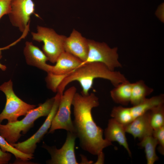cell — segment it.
Here are the masks:
<instances>
[{
    "instance_id": "cell-1",
    "label": "cell",
    "mask_w": 164,
    "mask_h": 164,
    "mask_svg": "<svg viewBox=\"0 0 164 164\" xmlns=\"http://www.w3.org/2000/svg\"><path fill=\"white\" fill-rule=\"evenodd\" d=\"M99 104L98 98L93 93L83 95L76 92L72 102L75 133L82 149L94 155H97L104 148L112 145L103 138V130L97 125L93 118L92 110Z\"/></svg>"
},
{
    "instance_id": "cell-2",
    "label": "cell",
    "mask_w": 164,
    "mask_h": 164,
    "mask_svg": "<svg viewBox=\"0 0 164 164\" xmlns=\"http://www.w3.org/2000/svg\"><path fill=\"white\" fill-rule=\"evenodd\" d=\"M97 78L108 80L114 87L128 80L120 72L111 71L101 63H89L82 64L66 76L59 85L57 93L62 95L69 83L77 81L82 88L81 94L87 95L92 87L94 80Z\"/></svg>"
},
{
    "instance_id": "cell-3",
    "label": "cell",
    "mask_w": 164,
    "mask_h": 164,
    "mask_svg": "<svg viewBox=\"0 0 164 164\" xmlns=\"http://www.w3.org/2000/svg\"><path fill=\"white\" fill-rule=\"evenodd\" d=\"M54 101V97L47 100L43 104L30 110L23 118L6 125L0 124V134L9 144L15 143L22 136L32 128L35 121L42 117L47 116L50 113Z\"/></svg>"
},
{
    "instance_id": "cell-4",
    "label": "cell",
    "mask_w": 164,
    "mask_h": 164,
    "mask_svg": "<svg viewBox=\"0 0 164 164\" xmlns=\"http://www.w3.org/2000/svg\"><path fill=\"white\" fill-rule=\"evenodd\" d=\"M0 90L5 94L6 101L5 108L0 114V124L5 119L8 123L18 121L22 116H25L36 106L26 103L19 98L15 93L11 80L0 85Z\"/></svg>"
},
{
    "instance_id": "cell-5",
    "label": "cell",
    "mask_w": 164,
    "mask_h": 164,
    "mask_svg": "<svg viewBox=\"0 0 164 164\" xmlns=\"http://www.w3.org/2000/svg\"><path fill=\"white\" fill-rule=\"evenodd\" d=\"M32 39L43 42V51L48 60L55 63L60 55L64 51V43L66 37L57 34L53 29L37 26V32H31Z\"/></svg>"
},
{
    "instance_id": "cell-6",
    "label": "cell",
    "mask_w": 164,
    "mask_h": 164,
    "mask_svg": "<svg viewBox=\"0 0 164 164\" xmlns=\"http://www.w3.org/2000/svg\"><path fill=\"white\" fill-rule=\"evenodd\" d=\"M89 50L86 61L81 65L91 62H99L105 65L111 71L116 68L122 67L119 62L117 47L111 48L104 43L88 40Z\"/></svg>"
},
{
    "instance_id": "cell-7",
    "label": "cell",
    "mask_w": 164,
    "mask_h": 164,
    "mask_svg": "<svg viewBox=\"0 0 164 164\" xmlns=\"http://www.w3.org/2000/svg\"><path fill=\"white\" fill-rule=\"evenodd\" d=\"M77 89L72 86L61 95L58 108L54 116L49 133H52L59 129L75 133V130L71 118V107Z\"/></svg>"
},
{
    "instance_id": "cell-8",
    "label": "cell",
    "mask_w": 164,
    "mask_h": 164,
    "mask_svg": "<svg viewBox=\"0 0 164 164\" xmlns=\"http://www.w3.org/2000/svg\"><path fill=\"white\" fill-rule=\"evenodd\" d=\"M61 95L57 93L54 97V101L52 109L43 124L37 132L26 141L18 143L10 144L20 151L26 154L33 155L39 143L50 129L53 118L57 111Z\"/></svg>"
},
{
    "instance_id": "cell-9",
    "label": "cell",
    "mask_w": 164,
    "mask_h": 164,
    "mask_svg": "<svg viewBox=\"0 0 164 164\" xmlns=\"http://www.w3.org/2000/svg\"><path fill=\"white\" fill-rule=\"evenodd\" d=\"M77 138L74 133L67 132L65 142L63 146L57 149L55 146H50L46 145L43 147L51 155V159L47 160L49 164H78L76 159L74 148Z\"/></svg>"
},
{
    "instance_id": "cell-10",
    "label": "cell",
    "mask_w": 164,
    "mask_h": 164,
    "mask_svg": "<svg viewBox=\"0 0 164 164\" xmlns=\"http://www.w3.org/2000/svg\"><path fill=\"white\" fill-rule=\"evenodd\" d=\"M34 7L32 0H12L8 15L13 26L23 33L29 29L30 17L34 13Z\"/></svg>"
},
{
    "instance_id": "cell-11",
    "label": "cell",
    "mask_w": 164,
    "mask_h": 164,
    "mask_svg": "<svg viewBox=\"0 0 164 164\" xmlns=\"http://www.w3.org/2000/svg\"><path fill=\"white\" fill-rule=\"evenodd\" d=\"M64 51L85 62L88 56L89 47L88 39L74 29L69 36L66 37L64 43Z\"/></svg>"
},
{
    "instance_id": "cell-12",
    "label": "cell",
    "mask_w": 164,
    "mask_h": 164,
    "mask_svg": "<svg viewBox=\"0 0 164 164\" xmlns=\"http://www.w3.org/2000/svg\"><path fill=\"white\" fill-rule=\"evenodd\" d=\"M23 53L27 64L36 67L47 73L50 71L52 66L46 63L48 60L47 57L43 51L32 42H26Z\"/></svg>"
},
{
    "instance_id": "cell-13",
    "label": "cell",
    "mask_w": 164,
    "mask_h": 164,
    "mask_svg": "<svg viewBox=\"0 0 164 164\" xmlns=\"http://www.w3.org/2000/svg\"><path fill=\"white\" fill-rule=\"evenodd\" d=\"M125 132L132 135L135 138H138L141 140L146 136L152 135L153 129L150 124L149 110L125 125Z\"/></svg>"
},
{
    "instance_id": "cell-14",
    "label": "cell",
    "mask_w": 164,
    "mask_h": 164,
    "mask_svg": "<svg viewBox=\"0 0 164 164\" xmlns=\"http://www.w3.org/2000/svg\"><path fill=\"white\" fill-rule=\"evenodd\" d=\"M82 62L72 55L64 51L59 56L50 72L57 75H68L80 66Z\"/></svg>"
},
{
    "instance_id": "cell-15",
    "label": "cell",
    "mask_w": 164,
    "mask_h": 164,
    "mask_svg": "<svg viewBox=\"0 0 164 164\" xmlns=\"http://www.w3.org/2000/svg\"><path fill=\"white\" fill-rule=\"evenodd\" d=\"M125 132V125L112 118L109 120L107 127L105 130V139L111 142L116 141L118 142L124 147L131 156V152L128 147Z\"/></svg>"
},
{
    "instance_id": "cell-16",
    "label": "cell",
    "mask_w": 164,
    "mask_h": 164,
    "mask_svg": "<svg viewBox=\"0 0 164 164\" xmlns=\"http://www.w3.org/2000/svg\"><path fill=\"white\" fill-rule=\"evenodd\" d=\"M132 84L128 80L115 87L110 92L114 101L123 105H127L130 101Z\"/></svg>"
},
{
    "instance_id": "cell-17",
    "label": "cell",
    "mask_w": 164,
    "mask_h": 164,
    "mask_svg": "<svg viewBox=\"0 0 164 164\" xmlns=\"http://www.w3.org/2000/svg\"><path fill=\"white\" fill-rule=\"evenodd\" d=\"M164 103L163 94H160L149 98H146L139 104L130 108L134 120L152 108L164 104Z\"/></svg>"
},
{
    "instance_id": "cell-18",
    "label": "cell",
    "mask_w": 164,
    "mask_h": 164,
    "mask_svg": "<svg viewBox=\"0 0 164 164\" xmlns=\"http://www.w3.org/2000/svg\"><path fill=\"white\" fill-rule=\"evenodd\" d=\"M153 91V89L147 86L142 80L132 83L130 102L133 106L136 105L143 101Z\"/></svg>"
},
{
    "instance_id": "cell-19",
    "label": "cell",
    "mask_w": 164,
    "mask_h": 164,
    "mask_svg": "<svg viewBox=\"0 0 164 164\" xmlns=\"http://www.w3.org/2000/svg\"><path fill=\"white\" fill-rule=\"evenodd\" d=\"M158 144L157 139L152 135L146 136L141 140L139 145L144 147L148 164H153L158 160L155 148Z\"/></svg>"
},
{
    "instance_id": "cell-20",
    "label": "cell",
    "mask_w": 164,
    "mask_h": 164,
    "mask_svg": "<svg viewBox=\"0 0 164 164\" xmlns=\"http://www.w3.org/2000/svg\"><path fill=\"white\" fill-rule=\"evenodd\" d=\"M111 116L118 122L124 125L129 124L134 120L130 108H125L121 106L114 107L112 110Z\"/></svg>"
},
{
    "instance_id": "cell-21",
    "label": "cell",
    "mask_w": 164,
    "mask_h": 164,
    "mask_svg": "<svg viewBox=\"0 0 164 164\" xmlns=\"http://www.w3.org/2000/svg\"><path fill=\"white\" fill-rule=\"evenodd\" d=\"M0 148L3 152H9L17 159L23 161H28L33 158V155L26 154L20 151L8 143L0 134Z\"/></svg>"
},
{
    "instance_id": "cell-22",
    "label": "cell",
    "mask_w": 164,
    "mask_h": 164,
    "mask_svg": "<svg viewBox=\"0 0 164 164\" xmlns=\"http://www.w3.org/2000/svg\"><path fill=\"white\" fill-rule=\"evenodd\" d=\"M150 122L153 130L164 126V105L162 104L149 110Z\"/></svg>"
},
{
    "instance_id": "cell-23",
    "label": "cell",
    "mask_w": 164,
    "mask_h": 164,
    "mask_svg": "<svg viewBox=\"0 0 164 164\" xmlns=\"http://www.w3.org/2000/svg\"><path fill=\"white\" fill-rule=\"evenodd\" d=\"M67 75H57L50 72L47 73L46 81L48 87L54 92H57L60 84Z\"/></svg>"
},
{
    "instance_id": "cell-24",
    "label": "cell",
    "mask_w": 164,
    "mask_h": 164,
    "mask_svg": "<svg viewBox=\"0 0 164 164\" xmlns=\"http://www.w3.org/2000/svg\"><path fill=\"white\" fill-rule=\"evenodd\" d=\"M152 136L156 138L159 144L158 150L160 153H164V126L153 130Z\"/></svg>"
},
{
    "instance_id": "cell-25",
    "label": "cell",
    "mask_w": 164,
    "mask_h": 164,
    "mask_svg": "<svg viewBox=\"0 0 164 164\" xmlns=\"http://www.w3.org/2000/svg\"><path fill=\"white\" fill-rule=\"evenodd\" d=\"M12 0H0V19L11 11Z\"/></svg>"
},
{
    "instance_id": "cell-26",
    "label": "cell",
    "mask_w": 164,
    "mask_h": 164,
    "mask_svg": "<svg viewBox=\"0 0 164 164\" xmlns=\"http://www.w3.org/2000/svg\"><path fill=\"white\" fill-rule=\"evenodd\" d=\"M11 153L3 152L0 148V164H7L11 158Z\"/></svg>"
},
{
    "instance_id": "cell-27",
    "label": "cell",
    "mask_w": 164,
    "mask_h": 164,
    "mask_svg": "<svg viewBox=\"0 0 164 164\" xmlns=\"http://www.w3.org/2000/svg\"><path fill=\"white\" fill-rule=\"evenodd\" d=\"M22 38H23V37L22 36L18 39L12 44L5 47L0 48V58H1L2 50L9 49L11 46L15 45ZM6 68L7 67L5 65L2 64L0 63V69L2 71H5L6 70Z\"/></svg>"
},
{
    "instance_id": "cell-28",
    "label": "cell",
    "mask_w": 164,
    "mask_h": 164,
    "mask_svg": "<svg viewBox=\"0 0 164 164\" xmlns=\"http://www.w3.org/2000/svg\"><path fill=\"white\" fill-rule=\"evenodd\" d=\"M98 159L96 164H103L104 162V155L103 152H102L97 155Z\"/></svg>"
}]
</instances>
